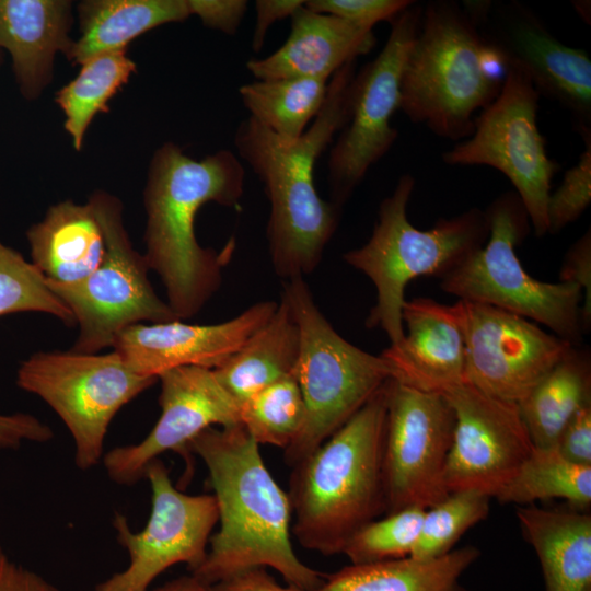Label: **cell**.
I'll use <instances>...</instances> for the list:
<instances>
[{"mask_svg": "<svg viewBox=\"0 0 591 591\" xmlns=\"http://www.w3.org/2000/svg\"><path fill=\"white\" fill-rule=\"evenodd\" d=\"M441 394L455 415L443 472L447 491H477L495 498L534 449L518 404L489 396L466 382Z\"/></svg>", "mask_w": 591, "mask_h": 591, "instance_id": "16", "label": "cell"}, {"mask_svg": "<svg viewBox=\"0 0 591 591\" xmlns=\"http://www.w3.org/2000/svg\"><path fill=\"white\" fill-rule=\"evenodd\" d=\"M88 204L104 236L105 251L100 265L88 277L72 283L46 281L79 325L78 338L70 350L96 354L113 347L117 335L128 326L179 318L152 288L144 256L134 248L124 227L120 200L96 190Z\"/></svg>", "mask_w": 591, "mask_h": 591, "instance_id": "9", "label": "cell"}, {"mask_svg": "<svg viewBox=\"0 0 591 591\" xmlns=\"http://www.w3.org/2000/svg\"><path fill=\"white\" fill-rule=\"evenodd\" d=\"M560 281L578 285L583 294L581 320L584 333L591 324V233L590 230L568 250L560 270Z\"/></svg>", "mask_w": 591, "mask_h": 591, "instance_id": "38", "label": "cell"}, {"mask_svg": "<svg viewBox=\"0 0 591 591\" xmlns=\"http://www.w3.org/2000/svg\"><path fill=\"white\" fill-rule=\"evenodd\" d=\"M278 302H257L235 317L211 325L182 320L135 324L123 329L113 344L125 363L136 373L159 378L187 366L216 369L262 328Z\"/></svg>", "mask_w": 591, "mask_h": 591, "instance_id": "19", "label": "cell"}, {"mask_svg": "<svg viewBox=\"0 0 591 591\" xmlns=\"http://www.w3.org/2000/svg\"><path fill=\"white\" fill-rule=\"evenodd\" d=\"M281 298L300 329L294 370L305 405V420L285 460L294 466L343 427L392 379L385 359L341 337L316 305L304 277L283 281Z\"/></svg>", "mask_w": 591, "mask_h": 591, "instance_id": "7", "label": "cell"}, {"mask_svg": "<svg viewBox=\"0 0 591 591\" xmlns=\"http://www.w3.org/2000/svg\"><path fill=\"white\" fill-rule=\"evenodd\" d=\"M158 380L161 415L155 426L139 443L114 448L103 457L107 475L119 485L139 482L147 466L166 451L183 456L186 475L190 476V442L209 427L241 424L240 404L213 369L179 367L162 373Z\"/></svg>", "mask_w": 591, "mask_h": 591, "instance_id": "17", "label": "cell"}, {"mask_svg": "<svg viewBox=\"0 0 591 591\" xmlns=\"http://www.w3.org/2000/svg\"><path fill=\"white\" fill-rule=\"evenodd\" d=\"M355 77V61L334 73L323 107L298 139H283L250 116L235 130L239 157L264 184L269 200L268 253L283 281L311 274L338 227L341 207L320 197L314 166L349 120Z\"/></svg>", "mask_w": 591, "mask_h": 591, "instance_id": "2", "label": "cell"}, {"mask_svg": "<svg viewBox=\"0 0 591 591\" xmlns=\"http://www.w3.org/2000/svg\"><path fill=\"white\" fill-rule=\"evenodd\" d=\"M190 15L209 28L234 35L247 11L245 0H187Z\"/></svg>", "mask_w": 591, "mask_h": 591, "instance_id": "40", "label": "cell"}, {"mask_svg": "<svg viewBox=\"0 0 591 591\" xmlns=\"http://www.w3.org/2000/svg\"><path fill=\"white\" fill-rule=\"evenodd\" d=\"M328 82L309 77L256 80L240 86L239 94L250 117L275 135L294 140L323 107Z\"/></svg>", "mask_w": 591, "mask_h": 591, "instance_id": "29", "label": "cell"}, {"mask_svg": "<svg viewBox=\"0 0 591 591\" xmlns=\"http://www.w3.org/2000/svg\"><path fill=\"white\" fill-rule=\"evenodd\" d=\"M426 509L409 507L360 528L344 547L354 565L409 557L418 540Z\"/></svg>", "mask_w": 591, "mask_h": 591, "instance_id": "35", "label": "cell"}, {"mask_svg": "<svg viewBox=\"0 0 591 591\" xmlns=\"http://www.w3.org/2000/svg\"><path fill=\"white\" fill-rule=\"evenodd\" d=\"M464 339L465 382L519 404L573 345L536 323L493 305H445Z\"/></svg>", "mask_w": 591, "mask_h": 591, "instance_id": "14", "label": "cell"}, {"mask_svg": "<svg viewBox=\"0 0 591 591\" xmlns=\"http://www.w3.org/2000/svg\"><path fill=\"white\" fill-rule=\"evenodd\" d=\"M383 443L385 514L445 498L443 472L455 427L454 410L441 393L390 379Z\"/></svg>", "mask_w": 591, "mask_h": 591, "instance_id": "13", "label": "cell"}, {"mask_svg": "<svg viewBox=\"0 0 591 591\" xmlns=\"http://www.w3.org/2000/svg\"><path fill=\"white\" fill-rule=\"evenodd\" d=\"M421 14L422 7L413 2L393 19L382 50L356 73L350 117L327 163L331 201L339 207L398 137L391 119L399 109L402 71Z\"/></svg>", "mask_w": 591, "mask_h": 591, "instance_id": "12", "label": "cell"}, {"mask_svg": "<svg viewBox=\"0 0 591 591\" xmlns=\"http://www.w3.org/2000/svg\"><path fill=\"white\" fill-rule=\"evenodd\" d=\"M153 591H211L210 586L205 584L194 576L182 577L173 580Z\"/></svg>", "mask_w": 591, "mask_h": 591, "instance_id": "44", "label": "cell"}, {"mask_svg": "<svg viewBox=\"0 0 591 591\" xmlns=\"http://www.w3.org/2000/svg\"><path fill=\"white\" fill-rule=\"evenodd\" d=\"M244 183L243 164L230 150L194 160L167 142L153 154L143 192V256L179 320L196 315L218 291L230 252V246L217 253L198 243L196 216L210 201L230 208L239 205Z\"/></svg>", "mask_w": 591, "mask_h": 591, "instance_id": "3", "label": "cell"}, {"mask_svg": "<svg viewBox=\"0 0 591 591\" xmlns=\"http://www.w3.org/2000/svg\"><path fill=\"white\" fill-rule=\"evenodd\" d=\"M158 381L134 372L113 350L104 355L39 351L24 360L16 384L47 403L69 429L81 470L103 456L104 439L117 412Z\"/></svg>", "mask_w": 591, "mask_h": 591, "instance_id": "10", "label": "cell"}, {"mask_svg": "<svg viewBox=\"0 0 591 591\" xmlns=\"http://www.w3.org/2000/svg\"><path fill=\"white\" fill-rule=\"evenodd\" d=\"M241 425L260 445L286 450L301 432L305 405L294 375L278 380L240 404Z\"/></svg>", "mask_w": 591, "mask_h": 591, "instance_id": "32", "label": "cell"}, {"mask_svg": "<svg viewBox=\"0 0 591 591\" xmlns=\"http://www.w3.org/2000/svg\"><path fill=\"white\" fill-rule=\"evenodd\" d=\"M573 346L518 404L534 448H556L571 417L591 403V361Z\"/></svg>", "mask_w": 591, "mask_h": 591, "instance_id": "28", "label": "cell"}, {"mask_svg": "<svg viewBox=\"0 0 591 591\" xmlns=\"http://www.w3.org/2000/svg\"><path fill=\"white\" fill-rule=\"evenodd\" d=\"M21 312H42L66 325L76 323L70 309L32 262L0 241V316Z\"/></svg>", "mask_w": 591, "mask_h": 591, "instance_id": "34", "label": "cell"}, {"mask_svg": "<svg viewBox=\"0 0 591 591\" xmlns=\"http://www.w3.org/2000/svg\"><path fill=\"white\" fill-rule=\"evenodd\" d=\"M490 499L477 491H456L426 509L409 557L432 559L453 551L467 530L487 518Z\"/></svg>", "mask_w": 591, "mask_h": 591, "instance_id": "33", "label": "cell"}, {"mask_svg": "<svg viewBox=\"0 0 591 591\" xmlns=\"http://www.w3.org/2000/svg\"><path fill=\"white\" fill-rule=\"evenodd\" d=\"M540 94L529 77L508 67L497 99L474 121L473 134L442 153L448 165H487L513 185L536 236L547 233V201L559 169L537 126Z\"/></svg>", "mask_w": 591, "mask_h": 591, "instance_id": "11", "label": "cell"}, {"mask_svg": "<svg viewBox=\"0 0 591 591\" xmlns=\"http://www.w3.org/2000/svg\"><path fill=\"white\" fill-rule=\"evenodd\" d=\"M211 591H305L282 587L264 568H253L210 586Z\"/></svg>", "mask_w": 591, "mask_h": 591, "instance_id": "43", "label": "cell"}, {"mask_svg": "<svg viewBox=\"0 0 591 591\" xmlns=\"http://www.w3.org/2000/svg\"><path fill=\"white\" fill-rule=\"evenodd\" d=\"M305 1L303 0H257L255 1L256 23L252 37V48L259 51L270 26L277 21L291 18Z\"/></svg>", "mask_w": 591, "mask_h": 591, "instance_id": "42", "label": "cell"}, {"mask_svg": "<svg viewBox=\"0 0 591 591\" xmlns=\"http://www.w3.org/2000/svg\"><path fill=\"white\" fill-rule=\"evenodd\" d=\"M578 163L566 171L561 184L549 194L547 233L555 234L576 221L591 201V135L582 138Z\"/></svg>", "mask_w": 591, "mask_h": 591, "instance_id": "36", "label": "cell"}, {"mask_svg": "<svg viewBox=\"0 0 591 591\" xmlns=\"http://www.w3.org/2000/svg\"><path fill=\"white\" fill-rule=\"evenodd\" d=\"M136 68L127 49L99 55L83 62L78 76L57 91L55 101L65 114V129L77 151L82 149L95 115L109 111L108 102Z\"/></svg>", "mask_w": 591, "mask_h": 591, "instance_id": "30", "label": "cell"}, {"mask_svg": "<svg viewBox=\"0 0 591 591\" xmlns=\"http://www.w3.org/2000/svg\"><path fill=\"white\" fill-rule=\"evenodd\" d=\"M189 449L209 472L220 522L205 560L192 576L212 586L253 568L270 567L288 584L316 590L323 576L303 564L291 544L289 495L276 483L246 429L241 424L209 427Z\"/></svg>", "mask_w": 591, "mask_h": 591, "instance_id": "1", "label": "cell"}, {"mask_svg": "<svg viewBox=\"0 0 591 591\" xmlns=\"http://www.w3.org/2000/svg\"><path fill=\"white\" fill-rule=\"evenodd\" d=\"M51 429L33 415L0 413V449H16L24 441L45 442Z\"/></svg>", "mask_w": 591, "mask_h": 591, "instance_id": "41", "label": "cell"}, {"mask_svg": "<svg viewBox=\"0 0 591 591\" xmlns=\"http://www.w3.org/2000/svg\"><path fill=\"white\" fill-rule=\"evenodd\" d=\"M286 42L273 54L246 62L256 80L325 78L371 51L373 27L309 10L294 12Z\"/></svg>", "mask_w": 591, "mask_h": 591, "instance_id": "21", "label": "cell"}, {"mask_svg": "<svg viewBox=\"0 0 591 591\" xmlns=\"http://www.w3.org/2000/svg\"><path fill=\"white\" fill-rule=\"evenodd\" d=\"M80 36L66 57L73 65L123 50L141 34L189 15L187 0H89L78 5Z\"/></svg>", "mask_w": 591, "mask_h": 591, "instance_id": "25", "label": "cell"}, {"mask_svg": "<svg viewBox=\"0 0 591 591\" xmlns=\"http://www.w3.org/2000/svg\"><path fill=\"white\" fill-rule=\"evenodd\" d=\"M502 83L485 69V42L470 12L453 1L428 2L401 77L399 109L408 119L444 139L468 138L474 113Z\"/></svg>", "mask_w": 591, "mask_h": 591, "instance_id": "5", "label": "cell"}, {"mask_svg": "<svg viewBox=\"0 0 591 591\" xmlns=\"http://www.w3.org/2000/svg\"><path fill=\"white\" fill-rule=\"evenodd\" d=\"M299 352L300 329L281 298L268 322L213 371L241 404L271 383L294 375Z\"/></svg>", "mask_w": 591, "mask_h": 591, "instance_id": "26", "label": "cell"}, {"mask_svg": "<svg viewBox=\"0 0 591 591\" xmlns=\"http://www.w3.org/2000/svg\"><path fill=\"white\" fill-rule=\"evenodd\" d=\"M495 498L501 503L517 505L560 498L572 506L587 507L591 502V465L572 463L556 448H534Z\"/></svg>", "mask_w": 591, "mask_h": 591, "instance_id": "31", "label": "cell"}, {"mask_svg": "<svg viewBox=\"0 0 591 591\" xmlns=\"http://www.w3.org/2000/svg\"><path fill=\"white\" fill-rule=\"evenodd\" d=\"M32 264L47 281L72 283L88 277L101 263L105 243L89 204L65 200L51 206L26 232Z\"/></svg>", "mask_w": 591, "mask_h": 591, "instance_id": "23", "label": "cell"}, {"mask_svg": "<svg viewBox=\"0 0 591 591\" xmlns=\"http://www.w3.org/2000/svg\"><path fill=\"white\" fill-rule=\"evenodd\" d=\"M478 26L507 67L520 69L540 96L567 109L582 138L591 135V59L584 49L561 43L517 1L491 3Z\"/></svg>", "mask_w": 591, "mask_h": 591, "instance_id": "18", "label": "cell"}, {"mask_svg": "<svg viewBox=\"0 0 591 591\" xmlns=\"http://www.w3.org/2000/svg\"><path fill=\"white\" fill-rule=\"evenodd\" d=\"M489 234L440 279V287L460 300L493 305L545 325L553 334L580 346L583 294L572 282H544L521 265L517 245L529 233L528 213L514 190L498 196L485 210Z\"/></svg>", "mask_w": 591, "mask_h": 591, "instance_id": "8", "label": "cell"}, {"mask_svg": "<svg viewBox=\"0 0 591 591\" xmlns=\"http://www.w3.org/2000/svg\"><path fill=\"white\" fill-rule=\"evenodd\" d=\"M386 384L292 466L288 495L292 530L302 547L326 556L341 554L360 528L385 513Z\"/></svg>", "mask_w": 591, "mask_h": 591, "instance_id": "4", "label": "cell"}, {"mask_svg": "<svg viewBox=\"0 0 591 591\" xmlns=\"http://www.w3.org/2000/svg\"><path fill=\"white\" fill-rule=\"evenodd\" d=\"M71 2L66 0H0V49L12 59L22 95L34 100L53 77L57 53L67 55L73 40Z\"/></svg>", "mask_w": 591, "mask_h": 591, "instance_id": "22", "label": "cell"}, {"mask_svg": "<svg viewBox=\"0 0 591 591\" xmlns=\"http://www.w3.org/2000/svg\"><path fill=\"white\" fill-rule=\"evenodd\" d=\"M556 450L572 463L591 465V403L581 407L564 427Z\"/></svg>", "mask_w": 591, "mask_h": 591, "instance_id": "39", "label": "cell"}, {"mask_svg": "<svg viewBox=\"0 0 591 591\" xmlns=\"http://www.w3.org/2000/svg\"><path fill=\"white\" fill-rule=\"evenodd\" d=\"M479 555L478 548L465 546L432 559L351 564L324 578L314 591H466L461 576Z\"/></svg>", "mask_w": 591, "mask_h": 591, "instance_id": "27", "label": "cell"}, {"mask_svg": "<svg viewBox=\"0 0 591 591\" xmlns=\"http://www.w3.org/2000/svg\"><path fill=\"white\" fill-rule=\"evenodd\" d=\"M415 187L409 174L399 177L393 193L379 207L378 221L368 242L344 254V260L373 282L376 302L366 320L380 327L391 345L404 338L402 320L407 283L419 276L441 278L471 253L483 246L489 229L478 208L440 219L428 230L415 228L407 205Z\"/></svg>", "mask_w": 591, "mask_h": 591, "instance_id": "6", "label": "cell"}, {"mask_svg": "<svg viewBox=\"0 0 591 591\" xmlns=\"http://www.w3.org/2000/svg\"><path fill=\"white\" fill-rule=\"evenodd\" d=\"M413 2L410 0H308L304 5L314 12L374 27L380 22H391Z\"/></svg>", "mask_w": 591, "mask_h": 591, "instance_id": "37", "label": "cell"}, {"mask_svg": "<svg viewBox=\"0 0 591 591\" xmlns=\"http://www.w3.org/2000/svg\"><path fill=\"white\" fill-rule=\"evenodd\" d=\"M144 477L152 491L148 523L135 533L123 514L115 515L117 541L128 551L130 561L95 591H147L171 566L184 563L194 571L206 558L210 534L219 521L215 496L178 490L159 459L147 466Z\"/></svg>", "mask_w": 591, "mask_h": 591, "instance_id": "15", "label": "cell"}, {"mask_svg": "<svg viewBox=\"0 0 591 591\" xmlns=\"http://www.w3.org/2000/svg\"><path fill=\"white\" fill-rule=\"evenodd\" d=\"M402 320L404 338L381 354L392 379L436 393L465 382L463 335L445 304L425 298L405 301Z\"/></svg>", "mask_w": 591, "mask_h": 591, "instance_id": "20", "label": "cell"}, {"mask_svg": "<svg viewBox=\"0 0 591 591\" xmlns=\"http://www.w3.org/2000/svg\"><path fill=\"white\" fill-rule=\"evenodd\" d=\"M534 548L545 591H591V517L534 506L515 511Z\"/></svg>", "mask_w": 591, "mask_h": 591, "instance_id": "24", "label": "cell"}]
</instances>
